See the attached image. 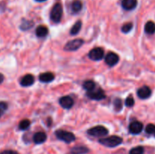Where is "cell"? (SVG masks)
Instances as JSON below:
<instances>
[{"label": "cell", "mask_w": 155, "mask_h": 154, "mask_svg": "<svg viewBox=\"0 0 155 154\" xmlns=\"http://www.w3.org/2000/svg\"><path fill=\"white\" fill-rule=\"evenodd\" d=\"M142 129H143V125H142V122H138V121L133 122L130 125V127H129L130 132L133 134H140L142 132Z\"/></svg>", "instance_id": "9c48e42d"}, {"label": "cell", "mask_w": 155, "mask_h": 154, "mask_svg": "<svg viewBox=\"0 0 155 154\" xmlns=\"http://www.w3.org/2000/svg\"><path fill=\"white\" fill-rule=\"evenodd\" d=\"M36 1L39 2H45V1H46V0H36Z\"/></svg>", "instance_id": "1f68e13d"}, {"label": "cell", "mask_w": 155, "mask_h": 154, "mask_svg": "<svg viewBox=\"0 0 155 154\" xmlns=\"http://www.w3.org/2000/svg\"><path fill=\"white\" fill-rule=\"evenodd\" d=\"M0 154H18V152L15 150H12V149H8V150H5L2 152Z\"/></svg>", "instance_id": "f546056e"}, {"label": "cell", "mask_w": 155, "mask_h": 154, "mask_svg": "<svg viewBox=\"0 0 155 154\" xmlns=\"http://www.w3.org/2000/svg\"><path fill=\"white\" fill-rule=\"evenodd\" d=\"M151 95V90L148 86H143L140 88L137 91V95L141 99H147Z\"/></svg>", "instance_id": "8fae6325"}, {"label": "cell", "mask_w": 155, "mask_h": 154, "mask_svg": "<svg viewBox=\"0 0 155 154\" xmlns=\"http://www.w3.org/2000/svg\"><path fill=\"white\" fill-rule=\"evenodd\" d=\"M48 33V30L45 26H39L36 29V34L38 37H45Z\"/></svg>", "instance_id": "e0dca14e"}, {"label": "cell", "mask_w": 155, "mask_h": 154, "mask_svg": "<svg viewBox=\"0 0 155 154\" xmlns=\"http://www.w3.org/2000/svg\"><path fill=\"white\" fill-rule=\"evenodd\" d=\"M83 86L84 88V89H86L87 91H90L95 88V82L93 81H92V80H87V81L84 82Z\"/></svg>", "instance_id": "44dd1931"}, {"label": "cell", "mask_w": 155, "mask_h": 154, "mask_svg": "<svg viewBox=\"0 0 155 154\" xmlns=\"http://www.w3.org/2000/svg\"><path fill=\"white\" fill-rule=\"evenodd\" d=\"M137 6V0H123L122 7L127 11L134 9Z\"/></svg>", "instance_id": "5bb4252c"}, {"label": "cell", "mask_w": 155, "mask_h": 154, "mask_svg": "<svg viewBox=\"0 0 155 154\" xmlns=\"http://www.w3.org/2000/svg\"><path fill=\"white\" fill-rule=\"evenodd\" d=\"M3 81H4V75H3L2 73H0V84L2 83Z\"/></svg>", "instance_id": "4dcf8cb0"}, {"label": "cell", "mask_w": 155, "mask_h": 154, "mask_svg": "<svg viewBox=\"0 0 155 154\" xmlns=\"http://www.w3.org/2000/svg\"><path fill=\"white\" fill-rule=\"evenodd\" d=\"M123 142L122 137L119 136H110L108 137H104L99 140V143L107 147H115L119 146Z\"/></svg>", "instance_id": "6da1fadb"}, {"label": "cell", "mask_w": 155, "mask_h": 154, "mask_svg": "<svg viewBox=\"0 0 155 154\" xmlns=\"http://www.w3.org/2000/svg\"><path fill=\"white\" fill-rule=\"evenodd\" d=\"M145 31L147 34L152 35L155 33V24L153 21H148L145 26Z\"/></svg>", "instance_id": "ac0fdd59"}, {"label": "cell", "mask_w": 155, "mask_h": 154, "mask_svg": "<svg viewBox=\"0 0 155 154\" xmlns=\"http://www.w3.org/2000/svg\"><path fill=\"white\" fill-rule=\"evenodd\" d=\"M55 135L58 137V139L67 143H71V142L74 141L76 139L75 135L72 132L64 131V130H58V131H56Z\"/></svg>", "instance_id": "3957f363"}, {"label": "cell", "mask_w": 155, "mask_h": 154, "mask_svg": "<svg viewBox=\"0 0 155 154\" xmlns=\"http://www.w3.org/2000/svg\"><path fill=\"white\" fill-rule=\"evenodd\" d=\"M84 43V41L81 39H74V40H71L70 42H68V43L65 45L64 46V50L68 51H76L78 48H80L82 45Z\"/></svg>", "instance_id": "5b68a950"}, {"label": "cell", "mask_w": 155, "mask_h": 154, "mask_svg": "<svg viewBox=\"0 0 155 154\" xmlns=\"http://www.w3.org/2000/svg\"><path fill=\"white\" fill-rule=\"evenodd\" d=\"M59 104L63 108L71 109L74 106V100L70 96H64L61 98L59 100Z\"/></svg>", "instance_id": "30bf717a"}, {"label": "cell", "mask_w": 155, "mask_h": 154, "mask_svg": "<svg viewBox=\"0 0 155 154\" xmlns=\"http://www.w3.org/2000/svg\"><path fill=\"white\" fill-rule=\"evenodd\" d=\"M7 109H8L7 103L3 102V101L0 102V113H3V112L5 111Z\"/></svg>", "instance_id": "f1b7e54d"}, {"label": "cell", "mask_w": 155, "mask_h": 154, "mask_svg": "<svg viewBox=\"0 0 155 154\" xmlns=\"http://www.w3.org/2000/svg\"><path fill=\"white\" fill-rule=\"evenodd\" d=\"M83 8V3L80 0H74L71 5V9L74 13H78Z\"/></svg>", "instance_id": "d6986e66"}, {"label": "cell", "mask_w": 155, "mask_h": 154, "mask_svg": "<svg viewBox=\"0 0 155 154\" xmlns=\"http://www.w3.org/2000/svg\"><path fill=\"white\" fill-rule=\"evenodd\" d=\"M86 95H87V96L89 98H91L92 100H95V101H100V100L104 99L106 97L104 91L101 88H94L93 90L90 91H88Z\"/></svg>", "instance_id": "8992f818"}, {"label": "cell", "mask_w": 155, "mask_h": 154, "mask_svg": "<svg viewBox=\"0 0 155 154\" xmlns=\"http://www.w3.org/2000/svg\"><path fill=\"white\" fill-rule=\"evenodd\" d=\"M104 57V50L101 48H95L89 53V57L92 60H100Z\"/></svg>", "instance_id": "52a82bcc"}, {"label": "cell", "mask_w": 155, "mask_h": 154, "mask_svg": "<svg viewBox=\"0 0 155 154\" xmlns=\"http://www.w3.org/2000/svg\"><path fill=\"white\" fill-rule=\"evenodd\" d=\"M0 116H1V113H0Z\"/></svg>", "instance_id": "d6a6232c"}, {"label": "cell", "mask_w": 155, "mask_h": 154, "mask_svg": "<svg viewBox=\"0 0 155 154\" xmlns=\"http://www.w3.org/2000/svg\"><path fill=\"white\" fill-rule=\"evenodd\" d=\"M87 132L93 137H104L108 134V130L102 125H97L88 130Z\"/></svg>", "instance_id": "277c9868"}, {"label": "cell", "mask_w": 155, "mask_h": 154, "mask_svg": "<svg viewBox=\"0 0 155 154\" xmlns=\"http://www.w3.org/2000/svg\"><path fill=\"white\" fill-rule=\"evenodd\" d=\"M133 27V24H132V23H127V24L123 25L122 28H121V30H122V32L124 33H128L131 31Z\"/></svg>", "instance_id": "603a6c76"}, {"label": "cell", "mask_w": 155, "mask_h": 154, "mask_svg": "<svg viewBox=\"0 0 155 154\" xmlns=\"http://www.w3.org/2000/svg\"><path fill=\"white\" fill-rule=\"evenodd\" d=\"M33 142L36 144H40V143H44L47 139V135L45 132L43 131H39L36 132V134L33 135Z\"/></svg>", "instance_id": "7c38bea8"}, {"label": "cell", "mask_w": 155, "mask_h": 154, "mask_svg": "<svg viewBox=\"0 0 155 154\" xmlns=\"http://www.w3.org/2000/svg\"><path fill=\"white\" fill-rule=\"evenodd\" d=\"M122 101L120 98H117L114 101V109L117 112H119L122 110Z\"/></svg>", "instance_id": "d4e9b609"}, {"label": "cell", "mask_w": 155, "mask_h": 154, "mask_svg": "<svg viewBox=\"0 0 155 154\" xmlns=\"http://www.w3.org/2000/svg\"><path fill=\"white\" fill-rule=\"evenodd\" d=\"M33 22H30V21H26V22L23 23L22 25L21 26V30H29L30 27H33Z\"/></svg>", "instance_id": "83f0119b"}, {"label": "cell", "mask_w": 155, "mask_h": 154, "mask_svg": "<svg viewBox=\"0 0 155 154\" xmlns=\"http://www.w3.org/2000/svg\"><path fill=\"white\" fill-rule=\"evenodd\" d=\"M71 152L72 154H86L89 152V149L86 146H77L72 148Z\"/></svg>", "instance_id": "2e32d148"}, {"label": "cell", "mask_w": 155, "mask_h": 154, "mask_svg": "<svg viewBox=\"0 0 155 154\" xmlns=\"http://www.w3.org/2000/svg\"><path fill=\"white\" fill-rule=\"evenodd\" d=\"M119 56L114 52H110L106 55L105 63L109 66H114L119 62Z\"/></svg>", "instance_id": "ba28073f"}, {"label": "cell", "mask_w": 155, "mask_h": 154, "mask_svg": "<svg viewBox=\"0 0 155 154\" xmlns=\"http://www.w3.org/2000/svg\"><path fill=\"white\" fill-rule=\"evenodd\" d=\"M144 149L143 146H136V147L133 148L130 151V154H143L144 153Z\"/></svg>", "instance_id": "cb8c5ba5"}, {"label": "cell", "mask_w": 155, "mask_h": 154, "mask_svg": "<svg viewBox=\"0 0 155 154\" xmlns=\"http://www.w3.org/2000/svg\"><path fill=\"white\" fill-rule=\"evenodd\" d=\"M34 76L31 74H27L25 75L21 80V85L24 87H28V86L32 85L34 83Z\"/></svg>", "instance_id": "4fadbf2b"}, {"label": "cell", "mask_w": 155, "mask_h": 154, "mask_svg": "<svg viewBox=\"0 0 155 154\" xmlns=\"http://www.w3.org/2000/svg\"><path fill=\"white\" fill-rule=\"evenodd\" d=\"M62 15H63V8H62L61 4L56 3L53 6L51 13H50L51 20L54 23H59L61 20Z\"/></svg>", "instance_id": "7a4b0ae2"}, {"label": "cell", "mask_w": 155, "mask_h": 154, "mask_svg": "<svg viewBox=\"0 0 155 154\" xmlns=\"http://www.w3.org/2000/svg\"><path fill=\"white\" fill-rule=\"evenodd\" d=\"M125 104L127 107H133V105L135 104V101H134V98H133V96H129L128 98L126 99L125 101Z\"/></svg>", "instance_id": "4316f807"}, {"label": "cell", "mask_w": 155, "mask_h": 154, "mask_svg": "<svg viewBox=\"0 0 155 154\" xmlns=\"http://www.w3.org/2000/svg\"><path fill=\"white\" fill-rule=\"evenodd\" d=\"M81 27H82L81 21H77V22L75 23V24H74V25L72 27V28H71L70 33H71V35H77V33L80 31V29H81Z\"/></svg>", "instance_id": "ffe728a7"}, {"label": "cell", "mask_w": 155, "mask_h": 154, "mask_svg": "<svg viewBox=\"0 0 155 154\" xmlns=\"http://www.w3.org/2000/svg\"><path fill=\"white\" fill-rule=\"evenodd\" d=\"M39 81L42 82L48 83L54 80V75L52 72H43V73L40 74V75H39Z\"/></svg>", "instance_id": "9a60e30c"}, {"label": "cell", "mask_w": 155, "mask_h": 154, "mask_svg": "<svg viewBox=\"0 0 155 154\" xmlns=\"http://www.w3.org/2000/svg\"><path fill=\"white\" fill-rule=\"evenodd\" d=\"M145 131H146L147 134H154V133H155V125H154V124H148L146 128H145Z\"/></svg>", "instance_id": "484cf974"}, {"label": "cell", "mask_w": 155, "mask_h": 154, "mask_svg": "<svg viewBox=\"0 0 155 154\" xmlns=\"http://www.w3.org/2000/svg\"><path fill=\"white\" fill-rule=\"evenodd\" d=\"M30 122L28 119H23L22 121H21L19 123V129L22 130V131H24V130H27V128L30 127Z\"/></svg>", "instance_id": "7402d4cb"}]
</instances>
